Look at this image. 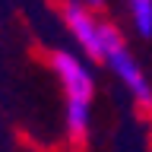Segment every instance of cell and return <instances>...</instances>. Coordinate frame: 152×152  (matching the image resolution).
<instances>
[{"label":"cell","mask_w":152,"mask_h":152,"mask_svg":"<svg viewBox=\"0 0 152 152\" xmlns=\"http://www.w3.org/2000/svg\"><path fill=\"white\" fill-rule=\"evenodd\" d=\"M51 66H54L66 95V130L73 140H79V136H86L89 124H92V92H95L92 70L73 51H54Z\"/></svg>","instance_id":"1"},{"label":"cell","mask_w":152,"mask_h":152,"mask_svg":"<svg viewBox=\"0 0 152 152\" xmlns=\"http://www.w3.org/2000/svg\"><path fill=\"white\" fill-rule=\"evenodd\" d=\"M102 60L111 66L114 76H117L142 104H152V86H149V79H146V73H142V66L136 64V57L130 54V48L124 45L121 32L114 26H108V22H104V32H102Z\"/></svg>","instance_id":"2"},{"label":"cell","mask_w":152,"mask_h":152,"mask_svg":"<svg viewBox=\"0 0 152 152\" xmlns=\"http://www.w3.org/2000/svg\"><path fill=\"white\" fill-rule=\"evenodd\" d=\"M64 19H66V28L73 32L76 45L83 48L92 60H102V32H104V22H98V19H95L83 3H76V0H70V3L64 7Z\"/></svg>","instance_id":"3"},{"label":"cell","mask_w":152,"mask_h":152,"mask_svg":"<svg viewBox=\"0 0 152 152\" xmlns=\"http://www.w3.org/2000/svg\"><path fill=\"white\" fill-rule=\"evenodd\" d=\"M133 16V28L142 38H152V0H127Z\"/></svg>","instance_id":"4"},{"label":"cell","mask_w":152,"mask_h":152,"mask_svg":"<svg viewBox=\"0 0 152 152\" xmlns=\"http://www.w3.org/2000/svg\"><path fill=\"white\" fill-rule=\"evenodd\" d=\"M76 3H83V7H102V0H76Z\"/></svg>","instance_id":"5"}]
</instances>
